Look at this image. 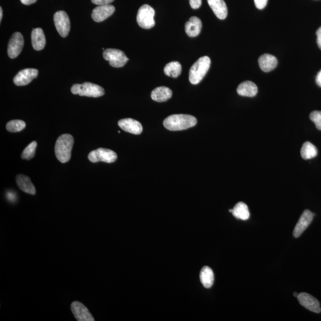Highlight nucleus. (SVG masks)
Returning a JSON list of instances; mask_svg holds the SVG:
<instances>
[{
	"label": "nucleus",
	"instance_id": "obj_1",
	"mask_svg": "<svg viewBox=\"0 0 321 321\" xmlns=\"http://www.w3.org/2000/svg\"><path fill=\"white\" fill-rule=\"evenodd\" d=\"M197 124L195 117L188 115H174L164 120L163 124L167 129L171 131H180L194 127Z\"/></svg>",
	"mask_w": 321,
	"mask_h": 321
},
{
	"label": "nucleus",
	"instance_id": "obj_2",
	"mask_svg": "<svg viewBox=\"0 0 321 321\" xmlns=\"http://www.w3.org/2000/svg\"><path fill=\"white\" fill-rule=\"evenodd\" d=\"M74 144V137L69 134H64L58 137L55 143V154L60 162L66 163L71 160Z\"/></svg>",
	"mask_w": 321,
	"mask_h": 321
},
{
	"label": "nucleus",
	"instance_id": "obj_3",
	"mask_svg": "<svg viewBox=\"0 0 321 321\" xmlns=\"http://www.w3.org/2000/svg\"><path fill=\"white\" fill-rule=\"evenodd\" d=\"M211 60L208 56L201 57L193 64L189 71V81L193 84L200 83L208 72Z\"/></svg>",
	"mask_w": 321,
	"mask_h": 321
},
{
	"label": "nucleus",
	"instance_id": "obj_4",
	"mask_svg": "<svg viewBox=\"0 0 321 321\" xmlns=\"http://www.w3.org/2000/svg\"><path fill=\"white\" fill-rule=\"evenodd\" d=\"M71 92L73 94L93 98L100 97L105 93L103 87L98 84L90 82L75 84L72 87Z\"/></svg>",
	"mask_w": 321,
	"mask_h": 321
},
{
	"label": "nucleus",
	"instance_id": "obj_5",
	"mask_svg": "<svg viewBox=\"0 0 321 321\" xmlns=\"http://www.w3.org/2000/svg\"><path fill=\"white\" fill-rule=\"evenodd\" d=\"M155 14L156 11L150 5L144 4L140 7L136 17L137 22L140 27L145 29L153 28L156 25Z\"/></svg>",
	"mask_w": 321,
	"mask_h": 321
},
{
	"label": "nucleus",
	"instance_id": "obj_6",
	"mask_svg": "<svg viewBox=\"0 0 321 321\" xmlns=\"http://www.w3.org/2000/svg\"><path fill=\"white\" fill-rule=\"evenodd\" d=\"M104 59L109 61L113 68H122L128 61L126 55L120 49L109 48L103 52Z\"/></svg>",
	"mask_w": 321,
	"mask_h": 321
},
{
	"label": "nucleus",
	"instance_id": "obj_7",
	"mask_svg": "<svg viewBox=\"0 0 321 321\" xmlns=\"http://www.w3.org/2000/svg\"><path fill=\"white\" fill-rule=\"evenodd\" d=\"M88 159L93 163L100 161L112 163L118 159V155L109 149L101 148L90 152L88 155Z\"/></svg>",
	"mask_w": 321,
	"mask_h": 321
},
{
	"label": "nucleus",
	"instance_id": "obj_8",
	"mask_svg": "<svg viewBox=\"0 0 321 321\" xmlns=\"http://www.w3.org/2000/svg\"><path fill=\"white\" fill-rule=\"evenodd\" d=\"M55 28L60 36L65 38L68 36L71 29L69 17L65 11H58L54 16Z\"/></svg>",
	"mask_w": 321,
	"mask_h": 321
},
{
	"label": "nucleus",
	"instance_id": "obj_9",
	"mask_svg": "<svg viewBox=\"0 0 321 321\" xmlns=\"http://www.w3.org/2000/svg\"><path fill=\"white\" fill-rule=\"evenodd\" d=\"M24 45V39L20 32H15L8 42L7 52L10 58H15L19 56Z\"/></svg>",
	"mask_w": 321,
	"mask_h": 321
},
{
	"label": "nucleus",
	"instance_id": "obj_10",
	"mask_svg": "<svg viewBox=\"0 0 321 321\" xmlns=\"http://www.w3.org/2000/svg\"><path fill=\"white\" fill-rule=\"evenodd\" d=\"M39 75L36 69H25L20 71L13 79V82L17 86H25L30 83Z\"/></svg>",
	"mask_w": 321,
	"mask_h": 321
},
{
	"label": "nucleus",
	"instance_id": "obj_11",
	"mask_svg": "<svg viewBox=\"0 0 321 321\" xmlns=\"http://www.w3.org/2000/svg\"><path fill=\"white\" fill-rule=\"evenodd\" d=\"M315 214H313L309 210L306 209L303 212L301 217L299 218L298 222L294 227L293 231V236L294 238H297L302 235V233L304 232L306 229L309 226V225L312 223Z\"/></svg>",
	"mask_w": 321,
	"mask_h": 321
},
{
	"label": "nucleus",
	"instance_id": "obj_12",
	"mask_svg": "<svg viewBox=\"0 0 321 321\" xmlns=\"http://www.w3.org/2000/svg\"><path fill=\"white\" fill-rule=\"evenodd\" d=\"M71 310L76 319L78 321H94V318L90 313L88 309L82 303L75 301L72 303Z\"/></svg>",
	"mask_w": 321,
	"mask_h": 321
},
{
	"label": "nucleus",
	"instance_id": "obj_13",
	"mask_svg": "<svg viewBox=\"0 0 321 321\" xmlns=\"http://www.w3.org/2000/svg\"><path fill=\"white\" fill-rule=\"evenodd\" d=\"M297 298L300 304L308 310L317 314L321 312L320 302L311 294L306 293H300Z\"/></svg>",
	"mask_w": 321,
	"mask_h": 321
},
{
	"label": "nucleus",
	"instance_id": "obj_14",
	"mask_svg": "<svg viewBox=\"0 0 321 321\" xmlns=\"http://www.w3.org/2000/svg\"><path fill=\"white\" fill-rule=\"evenodd\" d=\"M115 7L112 5H98L92 11V18L96 22H101L115 13Z\"/></svg>",
	"mask_w": 321,
	"mask_h": 321
},
{
	"label": "nucleus",
	"instance_id": "obj_15",
	"mask_svg": "<svg viewBox=\"0 0 321 321\" xmlns=\"http://www.w3.org/2000/svg\"><path fill=\"white\" fill-rule=\"evenodd\" d=\"M118 125L125 132L132 133L134 135H140L143 131L141 122L132 119H121L119 121Z\"/></svg>",
	"mask_w": 321,
	"mask_h": 321
},
{
	"label": "nucleus",
	"instance_id": "obj_16",
	"mask_svg": "<svg viewBox=\"0 0 321 321\" xmlns=\"http://www.w3.org/2000/svg\"><path fill=\"white\" fill-rule=\"evenodd\" d=\"M213 12L218 19L224 20L228 14L227 5L224 0H207Z\"/></svg>",
	"mask_w": 321,
	"mask_h": 321
},
{
	"label": "nucleus",
	"instance_id": "obj_17",
	"mask_svg": "<svg viewBox=\"0 0 321 321\" xmlns=\"http://www.w3.org/2000/svg\"><path fill=\"white\" fill-rule=\"evenodd\" d=\"M202 27V23L201 19L198 17L193 16L186 23V33L190 37H196L199 36Z\"/></svg>",
	"mask_w": 321,
	"mask_h": 321
},
{
	"label": "nucleus",
	"instance_id": "obj_18",
	"mask_svg": "<svg viewBox=\"0 0 321 321\" xmlns=\"http://www.w3.org/2000/svg\"><path fill=\"white\" fill-rule=\"evenodd\" d=\"M32 46L35 50L40 51L44 48L46 40L44 33L41 28L34 29L32 32Z\"/></svg>",
	"mask_w": 321,
	"mask_h": 321
},
{
	"label": "nucleus",
	"instance_id": "obj_19",
	"mask_svg": "<svg viewBox=\"0 0 321 321\" xmlns=\"http://www.w3.org/2000/svg\"><path fill=\"white\" fill-rule=\"evenodd\" d=\"M258 63L262 71L269 72L276 68L278 61L273 55L265 54L259 58Z\"/></svg>",
	"mask_w": 321,
	"mask_h": 321
},
{
	"label": "nucleus",
	"instance_id": "obj_20",
	"mask_svg": "<svg viewBox=\"0 0 321 321\" xmlns=\"http://www.w3.org/2000/svg\"><path fill=\"white\" fill-rule=\"evenodd\" d=\"M16 183L19 188L23 192L32 195L36 194V189L29 177L23 174L17 175Z\"/></svg>",
	"mask_w": 321,
	"mask_h": 321
},
{
	"label": "nucleus",
	"instance_id": "obj_21",
	"mask_svg": "<svg viewBox=\"0 0 321 321\" xmlns=\"http://www.w3.org/2000/svg\"><path fill=\"white\" fill-rule=\"evenodd\" d=\"M173 95L172 90L167 87L160 86L154 89L151 93V98L155 101L162 103L170 100Z\"/></svg>",
	"mask_w": 321,
	"mask_h": 321
},
{
	"label": "nucleus",
	"instance_id": "obj_22",
	"mask_svg": "<svg viewBox=\"0 0 321 321\" xmlns=\"http://www.w3.org/2000/svg\"><path fill=\"white\" fill-rule=\"evenodd\" d=\"M237 92L239 95L253 97L258 93V87L251 81H245L239 84Z\"/></svg>",
	"mask_w": 321,
	"mask_h": 321
},
{
	"label": "nucleus",
	"instance_id": "obj_23",
	"mask_svg": "<svg viewBox=\"0 0 321 321\" xmlns=\"http://www.w3.org/2000/svg\"><path fill=\"white\" fill-rule=\"evenodd\" d=\"M200 280L204 287L211 288L214 284V274L211 268L203 267L200 273Z\"/></svg>",
	"mask_w": 321,
	"mask_h": 321
},
{
	"label": "nucleus",
	"instance_id": "obj_24",
	"mask_svg": "<svg viewBox=\"0 0 321 321\" xmlns=\"http://www.w3.org/2000/svg\"><path fill=\"white\" fill-rule=\"evenodd\" d=\"M232 213L235 217L242 220H247L250 217L248 206L246 203L242 202L236 204Z\"/></svg>",
	"mask_w": 321,
	"mask_h": 321
},
{
	"label": "nucleus",
	"instance_id": "obj_25",
	"mask_svg": "<svg viewBox=\"0 0 321 321\" xmlns=\"http://www.w3.org/2000/svg\"><path fill=\"white\" fill-rule=\"evenodd\" d=\"M164 74L169 77L177 78L182 73V66L178 61H172L165 66Z\"/></svg>",
	"mask_w": 321,
	"mask_h": 321
},
{
	"label": "nucleus",
	"instance_id": "obj_26",
	"mask_svg": "<svg viewBox=\"0 0 321 321\" xmlns=\"http://www.w3.org/2000/svg\"><path fill=\"white\" fill-rule=\"evenodd\" d=\"M300 154L303 159L310 160L317 156L318 150L312 143L306 142L303 144Z\"/></svg>",
	"mask_w": 321,
	"mask_h": 321
},
{
	"label": "nucleus",
	"instance_id": "obj_27",
	"mask_svg": "<svg viewBox=\"0 0 321 321\" xmlns=\"http://www.w3.org/2000/svg\"><path fill=\"white\" fill-rule=\"evenodd\" d=\"M26 127L25 121L20 120H14L7 122L6 129L10 132H19L24 129Z\"/></svg>",
	"mask_w": 321,
	"mask_h": 321
},
{
	"label": "nucleus",
	"instance_id": "obj_28",
	"mask_svg": "<svg viewBox=\"0 0 321 321\" xmlns=\"http://www.w3.org/2000/svg\"><path fill=\"white\" fill-rule=\"evenodd\" d=\"M37 143L33 141L26 147L21 155L22 159L23 160H30L36 156Z\"/></svg>",
	"mask_w": 321,
	"mask_h": 321
},
{
	"label": "nucleus",
	"instance_id": "obj_29",
	"mask_svg": "<svg viewBox=\"0 0 321 321\" xmlns=\"http://www.w3.org/2000/svg\"><path fill=\"white\" fill-rule=\"evenodd\" d=\"M310 119L316 125L318 130H321V112L320 111H314L310 115Z\"/></svg>",
	"mask_w": 321,
	"mask_h": 321
},
{
	"label": "nucleus",
	"instance_id": "obj_30",
	"mask_svg": "<svg viewBox=\"0 0 321 321\" xmlns=\"http://www.w3.org/2000/svg\"><path fill=\"white\" fill-rule=\"evenodd\" d=\"M255 6L259 10L263 9L267 4L268 0H254Z\"/></svg>",
	"mask_w": 321,
	"mask_h": 321
},
{
	"label": "nucleus",
	"instance_id": "obj_31",
	"mask_svg": "<svg viewBox=\"0 0 321 321\" xmlns=\"http://www.w3.org/2000/svg\"><path fill=\"white\" fill-rule=\"evenodd\" d=\"M189 2L193 9H198L202 5V0H189Z\"/></svg>",
	"mask_w": 321,
	"mask_h": 321
},
{
	"label": "nucleus",
	"instance_id": "obj_32",
	"mask_svg": "<svg viewBox=\"0 0 321 321\" xmlns=\"http://www.w3.org/2000/svg\"><path fill=\"white\" fill-rule=\"evenodd\" d=\"M91 1L93 4L102 5L110 4L115 1V0H91Z\"/></svg>",
	"mask_w": 321,
	"mask_h": 321
},
{
	"label": "nucleus",
	"instance_id": "obj_33",
	"mask_svg": "<svg viewBox=\"0 0 321 321\" xmlns=\"http://www.w3.org/2000/svg\"><path fill=\"white\" fill-rule=\"evenodd\" d=\"M316 35L317 37L318 45L321 49V26L319 29H318L316 32Z\"/></svg>",
	"mask_w": 321,
	"mask_h": 321
},
{
	"label": "nucleus",
	"instance_id": "obj_34",
	"mask_svg": "<svg viewBox=\"0 0 321 321\" xmlns=\"http://www.w3.org/2000/svg\"><path fill=\"white\" fill-rule=\"evenodd\" d=\"M37 1V0H20L22 4L28 5L35 3Z\"/></svg>",
	"mask_w": 321,
	"mask_h": 321
},
{
	"label": "nucleus",
	"instance_id": "obj_35",
	"mask_svg": "<svg viewBox=\"0 0 321 321\" xmlns=\"http://www.w3.org/2000/svg\"><path fill=\"white\" fill-rule=\"evenodd\" d=\"M316 82L321 87V71L318 73L316 78Z\"/></svg>",
	"mask_w": 321,
	"mask_h": 321
},
{
	"label": "nucleus",
	"instance_id": "obj_36",
	"mask_svg": "<svg viewBox=\"0 0 321 321\" xmlns=\"http://www.w3.org/2000/svg\"><path fill=\"white\" fill-rule=\"evenodd\" d=\"M2 18V8L0 7V21H1Z\"/></svg>",
	"mask_w": 321,
	"mask_h": 321
},
{
	"label": "nucleus",
	"instance_id": "obj_37",
	"mask_svg": "<svg viewBox=\"0 0 321 321\" xmlns=\"http://www.w3.org/2000/svg\"><path fill=\"white\" fill-rule=\"evenodd\" d=\"M298 295H299L298 293H297L296 292L294 293V296H295V297H297V296H298Z\"/></svg>",
	"mask_w": 321,
	"mask_h": 321
}]
</instances>
